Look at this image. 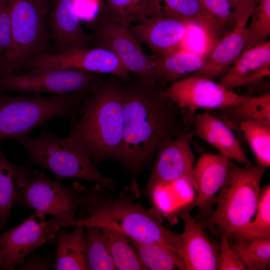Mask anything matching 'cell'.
Masks as SVG:
<instances>
[{
	"label": "cell",
	"mask_w": 270,
	"mask_h": 270,
	"mask_svg": "<svg viewBox=\"0 0 270 270\" xmlns=\"http://www.w3.org/2000/svg\"><path fill=\"white\" fill-rule=\"evenodd\" d=\"M49 256L32 252L24 262L14 269L20 270H48L51 268Z\"/></svg>",
	"instance_id": "cell-38"
},
{
	"label": "cell",
	"mask_w": 270,
	"mask_h": 270,
	"mask_svg": "<svg viewBox=\"0 0 270 270\" xmlns=\"http://www.w3.org/2000/svg\"><path fill=\"white\" fill-rule=\"evenodd\" d=\"M12 28V44L0 64V74L16 72L32 56L45 52L50 34L46 0H6Z\"/></svg>",
	"instance_id": "cell-7"
},
{
	"label": "cell",
	"mask_w": 270,
	"mask_h": 270,
	"mask_svg": "<svg viewBox=\"0 0 270 270\" xmlns=\"http://www.w3.org/2000/svg\"><path fill=\"white\" fill-rule=\"evenodd\" d=\"M130 239L141 262L147 270H186L182 260L164 246L154 244L140 242Z\"/></svg>",
	"instance_id": "cell-30"
},
{
	"label": "cell",
	"mask_w": 270,
	"mask_h": 270,
	"mask_svg": "<svg viewBox=\"0 0 270 270\" xmlns=\"http://www.w3.org/2000/svg\"><path fill=\"white\" fill-rule=\"evenodd\" d=\"M47 22L58 52L76 48H92V35L82 28L74 0H56Z\"/></svg>",
	"instance_id": "cell-18"
},
{
	"label": "cell",
	"mask_w": 270,
	"mask_h": 270,
	"mask_svg": "<svg viewBox=\"0 0 270 270\" xmlns=\"http://www.w3.org/2000/svg\"><path fill=\"white\" fill-rule=\"evenodd\" d=\"M69 122L68 136L84 150L92 160H114L124 132L122 80L114 75L104 80Z\"/></svg>",
	"instance_id": "cell-3"
},
{
	"label": "cell",
	"mask_w": 270,
	"mask_h": 270,
	"mask_svg": "<svg viewBox=\"0 0 270 270\" xmlns=\"http://www.w3.org/2000/svg\"><path fill=\"white\" fill-rule=\"evenodd\" d=\"M260 0H229L235 22L244 16H250Z\"/></svg>",
	"instance_id": "cell-39"
},
{
	"label": "cell",
	"mask_w": 270,
	"mask_h": 270,
	"mask_svg": "<svg viewBox=\"0 0 270 270\" xmlns=\"http://www.w3.org/2000/svg\"><path fill=\"white\" fill-rule=\"evenodd\" d=\"M192 134L186 130L164 144L158 152L148 180L140 193L148 196L156 186L184 180L194 185V156Z\"/></svg>",
	"instance_id": "cell-14"
},
{
	"label": "cell",
	"mask_w": 270,
	"mask_h": 270,
	"mask_svg": "<svg viewBox=\"0 0 270 270\" xmlns=\"http://www.w3.org/2000/svg\"><path fill=\"white\" fill-rule=\"evenodd\" d=\"M15 204L49 214L73 227L76 220V212L80 207L79 197L74 184L64 186L48 178L43 170L29 178L20 190Z\"/></svg>",
	"instance_id": "cell-9"
},
{
	"label": "cell",
	"mask_w": 270,
	"mask_h": 270,
	"mask_svg": "<svg viewBox=\"0 0 270 270\" xmlns=\"http://www.w3.org/2000/svg\"><path fill=\"white\" fill-rule=\"evenodd\" d=\"M98 20L116 22L127 27L162 14V0H102Z\"/></svg>",
	"instance_id": "cell-22"
},
{
	"label": "cell",
	"mask_w": 270,
	"mask_h": 270,
	"mask_svg": "<svg viewBox=\"0 0 270 270\" xmlns=\"http://www.w3.org/2000/svg\"><path fill=\"white\" fill-rule=\"evenodd\" d=\"M91 28L95 47L113 52L130 74L147 82L158 84V54L148 56L128 27L98 19Z\"/></svg>",
	"instance_id": "cell-10"
},
{
	"label": "cell",
	"mask_w": 270,
	"mask_h": 270,
	"mask_svg": "<svg viewBox=\"0 0 270 270\" xmlns=\"http://www.w3.org/2000/svg\"><path fill=\"white\" fill-rule=\"evenodd\" d=\"M164 15L196 26L210 38L222 28L218 22L204 8L199 0H162Z\"/></svg>",
	"instance_id": "cell-27"
},
{
	"label": "cell",
	"mask_w": 270,
	"mask_h": 270,
	"mask_svg": "<svg viewBox=\"0 0 270 270\" xmlns=\"http://www.w3.org/2000/svg\"><path fill=\"white\" fill-rule=\"evenodd\" d=\"M103 74L76 69L0 74V92H46L62 96L80 92H94L102 83Z\"/></svg>",
	"instance_id": "cell-8"
},
{
	"label": "cell",
	"mask_w": 270,
	"mask_h": 270,
	"mask_svg": "<svg viewBox=\"0 0 270 270\" xmlns=\"http://www.w3.org/2000/svg\"><path fill=\"white\" fill-rule=\"evenodd\" d=\"M240 132L250 148L257 165L270 166V125L258 122H241Z\"/></svg>",
	"instance_id": "cell-32"
},
{
	"label": "cell",
	"mask_w": 270,
	"mask_h": 270,
	"mask_svg": "<svg viewBox=\"0 0 270 270\" xmlns=\"http://www.w3.org/2000/svg\"><path fill=\"white\" fill-rule=\"evenodd\" d=\"M208 54L182 48L156 58L158 82H170L182 79L200 70Z\"/></svg>",
	"instance_id": "cell-26"
},
{
	"label": "cell",
	"mask_w": 270,
	"mask_h": 270,
	"mask_svg": "<svg viewBox=\"0 0 270 270\" xmlns=\"http://www.w3.org/2000/svg\"><path fill=\"white\" fill-rule=\"evenodd\" d=\"M46 214L36 212L22 222L0 234V246L4 250L1 268L14 270L27 256L46 243L56 242L57 232L68 227L54 218L45 220Z\"/></svg>",
	"instance_id": "cell-12"
},
{
	"label": "cell",
	"mask_w": 270,
	"mask_h": 270,
	"mask_svg": "<svg viewBox=\"0 0 270 270\" xmlns=\"http://www.w3.org/2000/svg\"><path fill=\"white\" fill-rule=\"evenodd\" d=\"M267 168L252 164L240 168L230 160L225 180L216 198V208L198 222L200 226L203 229L216 227L230 236L248 224L256 212L261 181Z\"/></svg>",
	"instance_id": "cell-6"
},
{
	"label": "cell",
	"mask_w": 270,
	"mask_h": 270,
	"mask_svg": "<svg viewBox=\"0 0 270 270\" xmlns=\"http://www.w3.org/2000/svg\"><path fill=\"white\" fill-rule=\"evenodd\" d=\"M100 228L106 238L116 270H147L128 236L112 228Z\"/></svg>",
	"instance_id": "cell-29"
},
{
	"label": "cell",
	"mask_w": 270,
	"mask_h": 270,
	"mask_svg": "<svg viewBox=\"0 0 270 270\" xmlns=\"http://www.w3.org/2000/svg\"><path fill=\"white\" fill-rule=\"evenodd\" d=\"M229 237V236H228ZM234 242L230 244L240 260L249 270H265L270 264V238L230 236Z\"/></svg>",
	"instance_id": "cell-28"
},
{
	"label": "cell",
	"mask_w": 270,
	"mask_h": 270,
	"mask_svg": "<svg viewBox=\"0 0 270 270\" xmlns=\"http://www.w3.org/2000/svg\"><path fill=\"white\" fill-rule=\"evenodd\" d=\"M86 234V262L88 270H116L106 238L101 228H85Z\"/></svg>",
	"instance_id": "cell-31"
},
{
	"label": "cell",
	"mask_w": 270,
	"mask_h": 270,
	"mask_svg": "<svg viewBox=\"0 0 270 270\" xmlns=\"http://www.w3.org/2000/svg\"><path fill=\"white\" fill-rule=\"evenodd\" d=\"M192 26L162 14L128 28L139 44L146 45L160 55H164L182 48L184 40Z\"/></svg>",
	"instance_id": "cell-15"
},
{
	"label": "cell",
	"mask_w": 270,
	"mask_h": 270,
	"mask_svg": "<svg viewBox=\"0 0 270 270\" xmlns=\"http://www.w3.org/2000/svg\"><path fill=\"white\" fill-rule=\"evenodd\" d=\"M11 44L12 28L10 10L6 0H0V52L2 60L9 52Z\"/></svg>",
	"instance_id": "cell-37"
},
{
	"label": "cell",
	"mask_w": 270,
	"mask_h": 270,
	"mask_svg": "<svg viewBox=\"0 0 270 270\" xmlns=\"http://www.w3.org/2000/svg\"><path fill=\"white\" fill-rule=\"evenodd\" d=\"M191 204L183 206L177 213L182 220L179 256L186 270H218L219 254L203 228L192 217Z\"/></svg>",
	"instance_id": "cell-16"
},
{
	"label": "cell",
	"mask_w": 270,
	"mask_h": 270,
	"mask_svg": "<svg viewBox=\"0 0 270 270\" xmlns=\"http://www.w3.org/2000/svg\"><path fill=\"white\" fill-rule=\"evenodd\" d=\"M190 123L193 134L216 148L220 154L248 166L252 165L232 130L216 116L208 112L195 114Z\"/></svg>",
	"instance_id": "cell-20"
},
{
	"label": "cell",
	"mask_w": 270,
	"mask_h": 270,
	"mask_svg": "<svg viewBox=\"0 0 270 270\" xmlns=\"http://www.w3.org/2000/svg\"><path fill=\"white\" fill-rule=\"evenodd\" d=\"M166 91L178 108L186 127L199 109H220L250 96L238 94L214 80L192 74L170 83Z\"/></svg>",
	"instance_id": "cell-11"
},
{
	"label": "cell",
	"mask_w": 270,
	"mask_h": 270,
	"mask_svg": "<svg viewBox=\"0 0 270 270\" xmlns=\"http://www.w3.org/2000/svg\"><path fill=\"white\" fill-rule=\"evenodd\" d=\"M204 8L213 16L220 26L234 22L229 0H199Z\"/></svg>",
	"instance_id": "cell-36"
},
{
	"label": "cell",
	"mask_w": 270,
	"mask_h": 270,
	"mask_svg": "<svg viewBox=\"0 0 270 270\" xmlns=\"http://www.w3.org/2000/svg\"><path fill=\"white\" fill-rule=\"evenodd\" d=\"M255 215L254 220H252L236 234L230 236H240L270 238V184L262 188Z\"/></svg>",
	"instance_id": "cell-34"
},
{
	"label": "cell",
	"mask_w": 270,
	"mask_h": 270,
	"mask_svg": "<svg viewBox=\"0 0 270 270\" xmlns=\"http://www.w3.org/2000/svg\"><path fill=\"white\" fill-rule=\"evenodd\" d=\"M217 110V117L236 132L242 122H258L270 125V93L250 96L243 101Z\"/></svg>",
	"instance_id": "cell-25"
},
{
	"label": "cell",
	"mask_w": 270,
	"mask_h": 270,
	"mask_svg": "<svg viewBox=\"0 0 270 270\" xmlns=\"http://www.w3.org/2000/svg\"><path fill=\"white\" fill-rule=\"evenodd\" d=\"M92 94L84 91L66 96L44 97L11 96L0 92V146L5 140L29 136L35 128L56 118L70 121Z\"/></svg>",
	"instance_id": "cell-5"
},
{
	"label": "cell",
	"mask_w": 270,
	"mask_h": 270,
	"mask_svg": "<svg viewBox=\"0 0 270 270\" xmlns=\"http://www.w3.org/2000/svg\"><path fill=\"white\" fill-rule=\"evenodd\" d=\"M4 254V250L0 246V269L1 268Z\"/></svg>",
	"instance_id": "cell-40"
},
{
	"label": "cell",
	"mask_w": 270,
	"mask_h": 270,
	"mask_svg": "<svg viewBox=\"0 0 270 270\" xmlns=\"http://www.w3.org/2000/svg\"><path fill=\"white\" fill-rule=\"evenodd\" d=\"M230 160L220 153H204L194 167L193 186L196 191V196L191 206L192 208L198 207L199 215L202 218L212 213L216 194L225 180Z\"/></svg>",
	"instance_id": "cell-17"
},
{
	"label": "cell",
	"mask_w": 270,
	"mask_h": 270,
	"mask_svg": "<svg viewBox=\"0 0 270 270\" xmlns=\"http://www.w3.org/2000/svg\"><path fill=\"white\" fill-rule=\"evenodd\" d=\"M270 76V41L244 50L218 84L228 90L262 86Z\"/></svg>",
	"instance_id": "cell-19"
},
{
	"label": "cell",
	"mask_w": 270,
	"mask_h": 270,
	"mask_svg": "<svg viewBox=\"0 0 270 270\" xmlns=\"http://www.w3.org/2000/svg\"><path fill=\"white\" fill-rule=\"evenodd\" d=\"M27 72L56 69H76L119 77L124 81L130 74L112 52L101 48H76L57 53L44 52L29 59Z\"/></svg>",
	"instance_id": "cell-13"
},
{
	"label": "cell",
	"mask_w": 270,
	"mask_h": 270,
	"mask_svg": "<svg viewBox=\"0 0 270 270\" xmlns=\"http://www.w3.org/2000/svg\"><path fill=\"white\" fill-rule=\"evenodd\" d=\"M220 252L218 270H247L230 247L228 236L226 233H221Z\"/></svg>",
	"instance_id": "cell-35"
},
{
	"label": "cell",
	"mask_w": 270,
	"mask_h": 270,
	"mask_svg": "<svg viewBox=\"0 0 270 270\" xmlns=\"http://www.w3.org/2000/svg\"><path fill=\"white\" fill-rule=\"evenodd\" d=\"M250 18L244 50L264 42L270 38V0H260Z\"/></svg>",
	"instance_id": "cell-33"
},
{
	"label": "cell",
	"mask_w": 270,
	"mask_h": 270,
	"mask_svg": "<svg viewBox=\"0 0 270 270\" xmlns=\"http://www.w3.org/2000/svg\"><path fill=\"white\" fill-rule=\"evenodd\" d=\"M1 60H2V56H1V54H0V63L1 62Z\"/></svg>",
	"instance_id": "cell-41"
},
{
	"label": "cell",
	"mask_w": 270,
	"mask_h": 270,
	"mask_svg": "<svg viewBox=\"0 0 270 270\" xmlns=\"http://www.w3.org/2000/svg\"><path fill=\"white\" fill-rule=\"evenodd\" d=\"M73 184L81 214L75 226L112 228L136 242L162 246L179 257L181 234L164 226L162 214L156 208L134 202L124 189L116 197L98 184L90 188L78 182Z\"/></svg>",
	"instance_id": "cell-2"
},
{
	"label": "cell",
	"mask_w": 270,
	"mask_h": 270,
	"mask_svg": "<svg viewBox=\"0 0 270 270\" xmlns=\"http://www.w3.org/2000/svg\"><path fill=\"white\" fill-rule=\"evenodd\" d=\"M17 141L28 153L24 164L28 169L37 164L50 171L58 182L76 178L116 190L114 180L102 174L84 150L69 136L60 138L44 128L36 138L26 136Z\"/></svg>",
	"instance_id": "cell-4"
},
{
	"label": "cell",
	"mask_w": 270,
	"mask_h": 270,
	"mask_svg": "<svg viewBox=\"0 0 270 270\" xmlns=\"http://www.w3.org/2000/svg\"><path fill=\"white\" fill-rule=\"evenodd\" d=\"M38 170H30L24 165L10 162L2 154L0 146V229L8 220L12 208L22 188Z\"/></svg>",
	"instance_id": "cell-24"
},
{
	"label": "cell",
	"mask_w": 270,
	"mask_h": 270,
	"mask_svg": "<svg viewBox=\"0 0 270 270\" xmlns=\"http://www.w3.org/2000/svg\"><path fill=\"white\" fill-rule=\"evenodd\" d=\"M72 232L60 229L56 232L55 262L51 268L56 270H88L86 262L85 228L75 226Z\"/></svg>",
	"instance_id": "cell-23"
},
{
	"label": "cell",
	"mask_w": 270,
	"mask_h": 270,
	"mask_svg": "<svg viewBox=\"0 0 270 270\" xmlns=\"http://www.w3.org/2000/svg\"><path fill=\"white\" fill-rule=\"evenodd\" d=\"M124 132L114 160L136 181L138 174L152 163L166 143L188 130L180 110L157 84L134 75L122 80Z\"/></svg>",
	"instance_id": "cell-1"
},
{
	"label": "cell",
	"mask_w": 270,
	"mask_h": 270,
	"mask_svg": "<svg viewBox=\"0 0 270 270\" xmlns=\"http://www.w3.org/2000/svg\"><path fill=\"white\" fill-rule=\"evenodd\" d=\"M250 17L244 16L235 22L233 29L216 42L202 68L192 75L214 80L236 61L245 48Z\"/></svg>",
	"instance_id": "cell-21"
}]
</instances>
